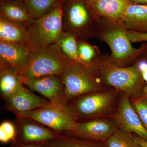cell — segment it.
<instances>
[{
  "label": "cell",
  "mask_w": 147,
  "mask_h": 147,
  "mask_svg": "<svg viewBox=\"0 0 147 147\" xmlns=\"http://www.w3.org/2000/svg\"><path fill=\"white\" fill-rule=\"evenodd\" d=\"M91 65L104 83L129 97L136 96L143 90L144 79L139 61L128 67H121L106 59L98 57Z\"/></svg>",
  "instance_id": "6da1fadb"
},
{
  "label": "cell",
  "mask_w": 147,
  "mask_h": 147,
  "mask_svg": "<svg viewBox=\"0 0 147 147\" xmlns=\"http://www.w3.org/2000/svg\"><path fill=\"white\" fill-rule=\"evenodd\" d=\"M72 61L63 53L57 42L31 51L19 74L24 79L61 75Z\"/></svg>",
  "instance_id": "7a4b0ae2"
},
{
  "label": "cell",
  "mask_w": 147,
  "mask_h": 147,
  "mask_svg": "<svg viewBox=\"0 0 147 147\" xmlns=\"http://www.w3.org/2000/svg\"><path fill=\"white\" fill-rule=\"evenodd\" d=\"M61 76L64 86V103L86 94L104 91L101 79L91 65L72 61Z\"/></svg>",
  "instance_id": "3957f363"
},
{
  "label": "cell",
  "mask_w": 147,
  "mask_h": 147,
  "mask_svg": "<svg viewBox=\"0 0 147 147\" xmlns=\"http://www.w3.org/2000/svg\"><path fill=\"white\" fill-rule=\"evenodd\" d=\"M13 113L17 119L35 121L61 135L71 131L78 122V118L68 104L62 102H50L30 112Z\"/></svg>",
  "instance_id": "277c9868"
},
{
  "label": "cell",
  "mask_w": 147,
  "mask_h": 147,
  "mask_svg": "<svg viewBox=\"0 0 147 147\" xmlns=\"http://www.w3.org/2000/svg\"><path fill=\"white\" fill-rule=\"evenodd\" d=\"M63 5L34 19L28 26L33 51L57 43L64 32Z\"/></svg>",
  "instance_id": "5b68a950"
},
{
  "label": "cell",
  "mask_w": 147,
  "mask_h": 147,
  "mask_svg": "<svg viewBox=\"0 0 147 147\" xmlns=\"http://www.w3.org/2000/svg\"><path fill=\"white\" fill-rule=\"evenodd\" d=\"M116 95L115 92L112 91L90 93L76 98L67 104L78 120H89L108 114L113 108Z\"/></svg>",
  "instance_id": "8992f818"
},
{
  "label": "cell",
  "mask_w": 147,
  "mask_h": 147,
  "mask_svg": "<svg viewBox=\"0 0 147 147\" xmlns=\"http://www.w3.org/2000/svg\"><path fill=\"white\" fill-rule=\"evenodd\" d=\"M113 27L102 34L103 41L111 50L108 59L121 67L130 63L147 50V45L138 48L133 47L126 34V30L118 24H112Z\"/></svg>",
  "instance_id": "52a82bcc"
},
{
  "label": "cell",
  "mask_w": 147,
  "mask_h": 147,
  "mask_svg": "<svg viewBox=\"0 0 147 147\" xmlns=\"http://www.w3.org/2000/svg\"><path fill=\"white\" fill-rule=\"evenodd\" d=\"M64 32L76 37L91 36L93 20L86 0H65L63 4Z\"/></svg>",
  "instance_id": "ba28073f"
},
{
  "label": "cell",
  "mask_w": 147,
  "mask_h": 147,
  "mask_svg": "<svg viewBox=\"0 0 147 147\" xmlns=\"http://www.w3.org/2000/svg\"><path fill=\"white\" fill-rule=\"evenodd\" d=\"M113 119L119 129L129 134L133 133L147 141V129L130 103L129 97L125 94L120 99Z\"/></svg>",
  "instance_id": "9c48e42d"
},
{
  "label": "cell",
  "mask_w": 147,
  "mask_h": 147,
  "mask_svg": "<svg viewBox=\"0 0 147 147\" xmlns=\"http://www.w3.org/2000/svg\"><path fill=\"white\" fill-rule=\"evenodd\" d=\"M118 129L114 121L95 119L78 121L66 134L95 142H105Z\"/></svg>",
  "instance_id": "30bf717a"
},
{
  "label": "cell",
  "mask_w": 147,
  "mask_h": 147,
  "mask_svg": "<svg viewBox=\"0 0 147 147\" xmlns=\"http://www.w3.org/2000/svg\"><path fill=\"white\" fill-rule=\"evenodd\" d=\"M92 18L94 21L104 19L111 24H118L127 7L129 0H86Z\"/></svg>",
  "instance_id": "8fae6325"
},
{
  "label": "cell",
  "mask_w": 147,
  "mask_h": 147,
  "mask_svg": "<svg viewBox=\"0 0 147 147\" xmlns=\"http://www.w3.org/2000/svg\"><path fill=\"white\" fill-rule=\"evenodd\" d=\"M17 119L18 127L16 142L44 144L61 135L35 121L24 118Z\"/></svg>",
  "instance_id": "7c38bea8"
},
{
  "label": "cell",
  "mask_w": 147,
  "mask_h": 147,
  "mask_svg": "<svg viewBox=\"0 0 147 147\" xmlns=\"http://www.w3.org/2000/svg\"><path fill=\"white\" fill-rule=\"evenodd\" d=\"M22 83L53 103L63 102L64 86L61 75H50L22 79Z\"/></svg>",
  "instance_id": "4fadbf2b"
},
{
  "label": "cell",
  "mask_w": 147,
  "mask_h": 147,
  "mask_svg": "<svg viewBox=\"0 0 147 147\" xmlns=\"http://www.w3.org/2000/svg\"><path fill=\"white\" fill-rule=\"evenodd\" d=\"M5 101L8 110L13 113L30 112L51 102L46 98L36 95L24 86Z\"/></svg>",
  "instance_id": "5bb4252c"
},
{
  "label": "cell",
  "mask_w": 147,
  "mask_h": 147,
  "mask_svg": "<svg viewBox=\"0 0 147 147\" xmlns=\"http://www.w3.org/2000/svg\"><path fill=\"white\" fill-rule=\"evenodd\" d=\"M31 52L21 44L0 40V66L13 67L20 72Z\"/></svg>",
  "instance_id": "9a60e30c"
},
{
  "label": "cell",
  "mask_w": 147,
  "mask_h": 147,
  "mask_svg": "<svg viewBox=\"0 0 147 147\" xmlns=\"http://www.w3.org/2000/svg\"><path fill=\"white\" fill-rule=\"evenodd\" d=\"M0 40L15 42L33 51L28 26L0 16Z\"/></svg>",
  "instance_id": "2e32d148"
},
{
  "label": "cell",
  "mask_w": 147,
  "mask_h": 147,
  "mask_svg": "<svg viewBox=\"0 0 147 147\" xmlns=\"http://www.w3.org/2000/svg\"><path fill=\"white\" fill-rule=\"evenodd\" d=\"M118 25L128 30L147 32V5L131 3Z\"/></svg>",
  "instance_id": "e0dca14e"
},
{
  "label": "cell",
  "mask_w": 147,
  "mask_h": 147,
  "mask_svg": "<svg viewBox=\"0 0 147 147\" xmlns=\"http://www.w3.org/2000/svg\"><path fill=\"white\" fill-rule=\"evenodd\" d=\"M23 85L18 70L10 67L0 66V90L5 100L18 91Z\"/></svg>",
  "instance_id": "ac0fdd59"
},
{
  "label": "cell",
  "mask_w": 147,
  "mask_h": 147,
  "mask_svg": "<svg viewBox=\"0 0 147 147\" xmlns=\"http://www.w3.org/2000/svg\"><path fill=\"white\" fill-rule=\"evenodd\" d=\"M0 16L27 26L34 19L24 1L1 2Z\"/></svg>",
  "instance_id": "d6986e66"
},
{
  "label": "cell",
  "mask_w": 147,
  "mask_h": 147,
  "mask_svg": "<svg viewBox=\"0 0 147 147\" xmlns=\"http://www.w3.org/2000/svg\"><path fill=\"white\" fill-rule=\"evenodd\" d=\"M27 8L34 19L47 14L63 5L65 0H24Z\"/></svg>",
  "instance_id": "ffe728a7"
},
{
  "label": "cell",
  "mask_w": 147,
  "mask_h": 147,
  "mask_svg": "<svg viewBox=\"0 0 147 147\" xmlns=\"http://www.w3.org/2000/svg\"><path fill=\"white\" fill-rule=\"evenodd\" d=\"M43 145L47 147H104L96 142L68 134H63Z\"/></svg>",
  "instance_id": "44dd1931"
},
{
  "label": "cell",
  "mask_w": 147,
  "mask_h": 147,
  "mask_svg": "<svg viewBox=\"0 0 147 147\" xmlns=\"http://www.w3.org/2000/svg\"><path fill=\"white\" fill-rule=\"evenodd\" d=\"M77 37L69 32H64L57 43L63 53L71 60L80 63Z\"/></svg>",
  "instance_id": "7402d4cb"
},
{
  "label": "cell",
  "mask_w": 147,
  "mask_h": 147,
  "mask_svg": "<svg viewBox=\"0 0 147 147\" xmlns=\"http://www.w3.org/2000/svg\"><path fill=\"white\" fill-rule=\"evenodd\" d=\"M105 143L108 147H140L131 134L119 128Z\"/></svg>",
  "instance_id": "603a6c76"
},
{
  "label": "cell",
  "mask_w": 147,
  "mask_h": 147,
  "mask_svg": "<svg viewBox=\"0 0 147 147\" xmlns=\"http://www.w3.org/2000/svg\"><path fill=\"white\" fill-rule=\"evenodd\" d=\"M78 53L80 63L89 65L97 57V47L86 42H78Z\"/></svg>",
  "instance_id": "cb8c5ba5"
},
{
  "label": "cell",
  "mask_w": 147,
  "mask_h": 147,
  "mask_svg": "<svg viewBox=\"0 0 147 147\" xmlns=\"http://www.w3.org/2000/svg\"><path fill=\"white\" fill-rule=\"evenodd\" d=\"M17 131L14 125L8 121L3 122L0 125V142L3 144L12 141L16 142Z\"/></svg>",
  "instance_id": "d4e9b609"
},
{
  "label": "cell",
  "mask_w": 147,
  "mask_h": 147,
  "mask_svg": "<svg viewBox=\"0 0 147 147\" xmlns=\"http://www.w3.org/2000/svg\"><path fill=\"white\" fill-rule=\"evenodd\" d=\"M132 105L147 129V95L135 98Z\"/></svg>",
  "instance_id": "484cf974"
},
{
  "label": "cell",
  "mask_w": 147,
  "mask_h": 147,
  "mask_svg": "<svg viewBox=\"0 0 147 147\" xmlns=\"http://www.w3.org/2000/svg\"><path fill=\"white\" fill-rule=\"evenodd\" d=\"M126 34L131 42H147V32H136L126 30Z\"/></svg>",
  "instance_id": "4316f807"
},
{
  "label": "cell",
  "mask_w": 147,
  "mask_h": 147,
  "mask_svg": "<svg viewBox=\"0 0 147 147\" xmlns=\"http://www.w3.org/2000/svg\"><path fill=\"white\" fill-rule=\"evenodd\" d=\"M139 68L142 78L147 82V61L142 60L139 61Z\"/></svg>",
  "instance_id": "83f0119b"
},
{
  "label": "cell",
  "mask_w": 147,
  "mask_h": 147,
  "mask_svg": "<svg viewBox=\"0 0 147 147\" xmlns=\"http://www.w3.org/2000/svg\"><path fill=\"white\" fill-rule=\"evenodd\" d=\"M13 145L11 147H47L42 144H25L16 142L13 143Z\"/></svg>",
  "instance_id": "f1b7e54d"
},
{
  "label": "cell",
  "mask_w": 147,
  "mask_h": 147,
  "mask_svg": "<svg viewBox=\"0 0 147 147\" xmlns=\"http://www.w3.org/2000/svg\"><path fill=\"white\" fill-rule=\"evenodd\" d=\"M134 140L140 147H147V141L137 135L133 136Z\"/></svg>",
  "instance_id": "f546056e"
},
{
  "label": "cell",
  "mask_w": 147,
  "mask_h": 147,
  "mask_svg": "<svg viewBox=\"0 0 147 147\" xmlns=\"http://www.w3.org/2000/svg\"><path fill=\"white\" fill-rule=\"evenodd\" d=\"M132 3L147 5V0H129Z\"/></svg>",
  "instance_id": "4dcf8cb0"
},
{
  "label": "cell",
  "mask_w": 147,
  "mask_h": 147,
  "mask_svg": "<svg viewBox=\"0 0 147 147\" xmlns=\"http://www.w3.org/2000/svg\"><path fill=\"white\" fill-rule=\"evenodd\" d=\"M143 91H144V95H147V82H146V85L144 87L143 89Z\"/></svg>",
  "instance_id": "1f68e13d"
},
{
  "label": "cell",
  "mask_w": 147,
  "mask_h": 147,
  "mask_svg": "<svg viewBox=\"0 0 147 147\" xmlns=\"http://www.w3.org/2000/svg\"><path fill=\"white\" fill-rule=\"evenodd\" d=\"M1 2L2 1H24V0H0Z\"/></svg>",
  "instance_id": "d6a6232c"
}]
</instances>
